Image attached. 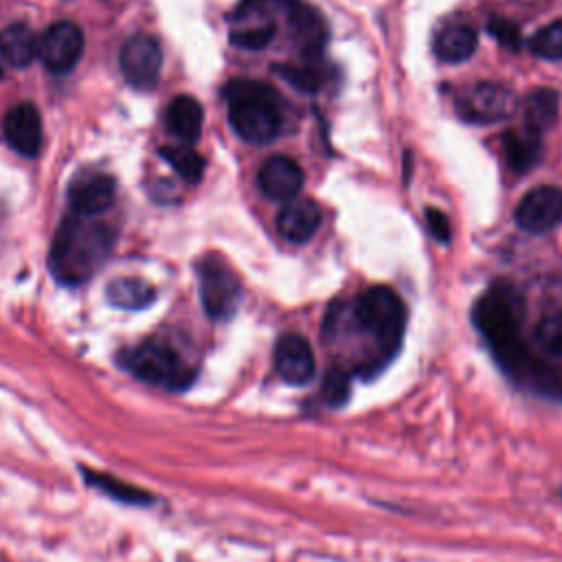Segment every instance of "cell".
Instances as JSON below:
<instances>
[{"mask_svg":"<svg viewBox=\"0 0 562 562\" xmlns=\"http://www.w3.org/2000/svg\"><path fill=\"white\" fill-rule=\"evenodd\" d=\"M228 121L237 136L248 143H270L281 130V108L277 92L263 81L233 79L224 86Z\"/></svg>","mask_w":562,"mask_h":562,"instance_id":"obj_3","label":"cell"},{"mask_svg":"<svg viewBox=\"0 0 562 562\" xmlns=\"http://www.w3.org/2000/svg\"><path fill=\"white\" fill-rule=\"evenodd\" d=\"M119 59H121V72L132 88L151 90L158 83L160 68H162V50L151 35L136 33L127 37Z\"/></svg>","mask_w":562,"mask_h":562,"instance_id":"obj_8","label":"cell"},{"mask_svg":"<svg viewBox=\"0 0 562 562\" xmlns=\"http://www.w3.org/2000/svg\"><path fill=\"white\" fill-rule=\"evenodd\" d=\"M83 53V33L75 22L61 20L46 29L40 40V57L53 72L70 70Z\"/></svg>","mask_w":562,"mask_h":562,"instance_id":"obj_12","label":"cell"},{"mask_svg":"<svg viewBox=\"0 0 562 562\" xmlns=\"http://www.w3.org/2000/svg\"><path fill=\"white\" fill-rule=\"evenodd\" d=\"M347 395H349V378L342 369L334 367L323 382V397L329 406H338L347 400Z\"/></svg>","mask_w":562,"mask_h":562,"instance_id":"obj_30","label":"cell"},{"mask_svg":"<svg viewBox=\"0 0 562 562\" xmlns=\"http://www.w3.org/2000/svg\"><path fill=\"white\" fill-rule=\"evenodd\" d=\"M274 367L281 380L301 386L314 378L316 360L310 342L299 334H285L274 347Z\"/></svg>","mask_w":562,"mask_h":562,"instance_id":"obj_14","label":"cell"},{"mask_svg":"<svg viewBox=\"0 0 562 562\" xmlns=\"http://www.w3.org/2000/svg\"><path fill=\"white\" fill-rule=\"evenodd\" d=\"M503 154L507 160V167L516 173H525L533 169L542 158V140L540 134L525 130H509L501 138Z\"/></svg>","mask_w":562,"mask_h":562,"instance_id":"obj_18","label":"cell"},{"mask_svg":"<svg viewBox=\"0 0 562 562\" xmlns=\"http://www.w3.org/2000/svg\"><path fill=\"white\" fill-rule=\"evenodd\" d=\"M527 44L536 57H542L549 61L562 59V18H558V20L549 22L547 26H542L540 31H536Z\"/></svg>","mask_w":562,"mask_h":562,"instance_id":"obj_26","label":"cell"},{"mask_svg":"<svg viewBox=\"0 0 562 562\" xmlns=\"http://www.w3.org/2000/svg\"><path fill=\"white\" fill-rule=\"evenodd\" d=\"M318 61L321 59H303L301 64H285V66H279L277 72L296 90L312 94V92H318L325 83V70L321 68Z\"/></svg>","mask_w":562,"mask_h":562,"instance_id":"obj_24","label":"cell"},{"mask_svg":"<svg viewBox=\"0 0 562 562\" xmlns=\"http://www.w3.org/2000/svg\"><path fill=\"white\" fill-rule=\"evenodd\" d=\"M88 479H90L92 485L105 490L108 494H112V496H116L121 501H127V503H147L149 501V496L145 492H140V490H136L132 485H123L116 479H108V476H101V474H88Z\"/></svg>","mask_w":562,"mask_h":562,"instance_id":"obj_28","label":"cell"},{"mask_svg":"<svg viewBox=\"0 0 562 562\" xmlns=\"http://www.w3.org/2000/svg\"><path fill=\"white\" fill-rule=\"evenodd\" d=\"M114 191H116V184L112 176L90 171L72 180L68 189V200L77 215L92 217L110 209V204L114 202Z\"/></svg>","mask_w":562,"mask_h":562,"instance_id":"obj_15","label":"cell"},{"mask_svg":"<svg viewBox=\"0 0 562 562\" xmlns=\"http://www.w3.org/2000/svg\"><path fill=\"white\" fill-rule=\"evenodd\" d=\"M160 156L176 169V173L187 180L189 184H198L204 173V160L198 151H193L189 145L180 147H160Z\"/></svg>","mask_w":562,"mask_h":562,"instance_id":"obj_25","label":"cell"},{"mask_svg":"<svg viewBox=\"0 0 562 562\" xmlns=\"http://www.w3.org/2000/svg\"><path fill=\"white\" fill-rule=\"evenodd\" d=\"M560 112V94L553 88H533L525 99V127L536 134L547 132Z\"/></svg>","mask_w":562,"mask_h":562,"instance_id":"obj_22","label":"cell"},{"mask_svg":"<svg viewBox=\"0 0 562 562\" xmlns=\"http://www.w3.org/2000/svg\"><path fill=\"white\" fill-rule=\"evenodd\" d=\"M257 184L266 198L274 202H292L303 187V169L294 158L277 154L261 165Z\"/></svg>","mask_w":562,"mask_h":562,"instance_id":"obj_13","label":"cell"},{"mask_svg":"<svg viewBox=\"0 0 562 562\" xmlns=\"http://www.w3.org/2000/svg\"><path fill=\"white\" fill-rule=\"evenodd\" d=\"M476 31L468 24H448L443 26L432 44L435 55L446 64H459L472 57L476 50Z\"/></svg>","mask_w":562,"mask_h":562,"instance_id":"obj_20","label":"cell"},{"mask_svg":"<svg viewBox=\"0 0 562 562\" xmlns=\"http://www.w3.org/2000/svg\"><path fill=\"white\" fill-rule=\"evenodd\" d=\"M7 143L22 156H35L42 147V119L33 103L13 105L2 123Z\"/></svg>","mask_w":562,"mask_h":562,"instance_id":"obj_16","label":"cell"},{"mask_svg":"<svg viewBox=\"0 0 562 562\" xmlns=\"http://www.w3.org/2000/svg\"><path fill=\"white\" fill-rule=\"evenodd\" d=\"M0 55L11 66L24 68L40 55V40L26 24H9L0 31Z\"/></svg>","mask_w":562,"mask_h":562,"instance_id":"obj_21","label":"cell"},{"mask_svg":"<svg viewBox=\"0 0 562 562\" xmlns=\"http://www.w3.org/2000/svg\"><path fill=\"white\" fill-rule=\"evenodd\" d=\"M454 105L463 121L492 125L507 121L516 112L518 97L501 81H476L457 94Z\"/></svg>","mask_w":562,"mask_h":562,"instance_id":"obj_7","label":"cell"},{"mask_svg":"<svg viewBox=\"0 0 562 562\" xmlns=\"http://www.w3.org/2000/svg\"><path fill=\"white\" fill-rule=\"evenodd\" d=\"M121 364L138 380L167 391H182L195 378V371L165 340H145L132 349H125Z\"/></svg>","mask_w":562,"mask_h":562,"instance_id":"obj_5","label":"cell"},{"mask_svg":"<svg viewBox=\"0 0 562 562\" xmlns=\"http://www.w3.org/2000/svg\"><path fill=\"white\" fill-rule=\"evenodd\" d=\"M321 226V209L314 200H292L288 202L279 217H277V228L281 237L294 244L307 241Z\"/></svg>","mask_w":562,"mask_h":562,"instance_id":"obj_17","label":"cell"},{"mask_svg":"<svg viewBox=\"0 0 562 562\" xmlns=\"http://www.w3.org/2000/svg\"><path fill=\"white\" fill-rule=\"evenodd\" d=\"M285 20L301 57L321 59L327 42V24L323 15L303 0H285Z\"/></svg>","mask_w":562,"mask_h":562,"instance_id":"obj_11","label":"cell"},{"mask_svg":"<svg viewBox=\"0 0 562 562\" xmlns=\"http://www.w3.org/2000/svg\"><path fill=\"white\" fill-rule=\"evenodd\" d=\"M536 342L549 356L562 358V310L547 314L533 329Z\"/></svg>","mask_w":562,"mask_h":562,"instance_id":"obj_27","label":"cell"},{"mask_svg":"<svg viewBox=\"0 0 562 562\" xmlns=\"http://www.w3.org/2000/svg\"><path fill=\"white\" fill-rule=\"evenodd\" d=\"M165 121H167L169 132L176 138H180L184 145H189V143H195L200 138L204 112H202V105L193 97L178 94L169 103Z\"/></svg>","mask_w":562,"mask_h":562,"instance_id":"obj_19","label":"cell"},{"mask_svg":"<svg viewBox=\"0 0 562 562\" xmlns=\"http://www.w3.org/2000/svg\"><path fill=\"white\" fill-rule=\"evenodd\" d=\"M351 318L378 342L382 358H389L400 349L406 325V307L395 290L386 285L367 288L353 301Z\"/></svg>","mask_w":562,"mask_h":562,"instance_id":"obj_4","label":"cell"},{"mask_svg":"<svg viewBox=\"0 0 562 562\" xmlns=\"http://www.w3.org/2000/svg\"><path fill=\"white\" fill-rule=\"evenodd\" d=\"M516 224L527 233H549L562 224V189L553 184L536 187L516 206Z\"/></svg>","mask_w":562,"mask_h":562,"instance_id":"obj_9","label":"cell"},{"mask_svg":"<svg viewBox=\"0 0 562 562\" xmlns=\"http://www.w3.org/2000/svg\"><path fill=\"white\" fill-rule=\"evenodd\" d=\"M112 231L83 215H68L61 220L50 246V272L59 283H83L112 248Z\"/></svg>","mask_w":562,"mask_h":562,"instance_id":"obj_2","label":"cell"},{"mask_svg":"<svg viewBox=\"0 0 562 562\" xmlns=\"http://www.w3.org/2000/svg\"><path fill=\"white\" fill-rule=\"evenodd\" d=\"M198 281L202 307L206 314L215 321L231 318L239 305L241 285L226 259L215 252L204 255L198 261Z\"/></svg>","mask_w":562,"mask_h":562,"instance_id":"obj_6","label":"cell"},{"mask_svg":"<svg viewBox=\"0 0 562 562\" xmlns=\"http://www.w3.org/2000/svg\"><path fill=\"white\" fill-rule=\"evenodd\" d=\"M283 0H241L235 13L231 42L239 48H263L274 35L272 9Z\"/></svg>","mask_w":562,"mask_h":562,"instance_id":"obj_10","label":"cell"},{"mask_svg":"<svg viewBox=\"0 0 562 562\" xmlns=\"http://www.w3.org/2000/svg\"><path fill=\"white\" fill-rule=\"evenodd\" d=\"M522 314L525 310L518 292L509 283L498 281L476 301L472 321L507 371L533 375V362L520 340Z\"/></svg>","mask_w":562,"mask_h":562,"instance_id":"obj_1","label":"cell"},{"mask_svg":"<svg viewBox=\"0 0 562 562\" xmlns=\"http://www.w3.org/2000/svg\"><path fill=\"white\" fill-rule=\"evenodd\" d=\"M487 33L503 46V48H509V50H518L520 48V42H522V37H520V29L512 22V20H507V18H492L490 22H487Z\"/></svg>","mask_w":562,"mask_h":562,"instance_id":"obj_29","label":"cell"},{"mask_svg":"<svg viewBox=\"0 0 562 562\" xmlns=\"http://www.w3.org/2000/svg\"><path fill=\"white\" fill-rule=\"evenodd\" d=\"M0 79H2V66H0Z\"/></svg>","mask_w":562,"mask_h":562,"instance_id":"obj_32","label":"cell"},{"mask_svg":"<svg viewBox=\"0 0 562 562\" xmlns=\"http://www.w3.org/2000/svg\"><path fill=\"white\" fill-rule=\"evenodd\" d=\"M426 224H428V231H430V235L437 239V241H441V244H446L448 239H450V222H448V217L441 213V211H437V209H426Z\"/></svg>","mask_w":562,"mask_h":562,"instance_id":"obj_31","label":"cell"},{"mask_svg":"<svg viewBox=\"0 0 562 562\" xmlns=\"http://www.w3.org/2000/svg\"><path fill=\"white\" fill-rule=\"evenodd\" d=\"M105 296L114 307L143 310L156 299V290L138 277H119L108 283Z\"/></svg>","mask_w":562,"mask_h":562,"instance_id":"obj_23","label":"cell"}]
</instances>
